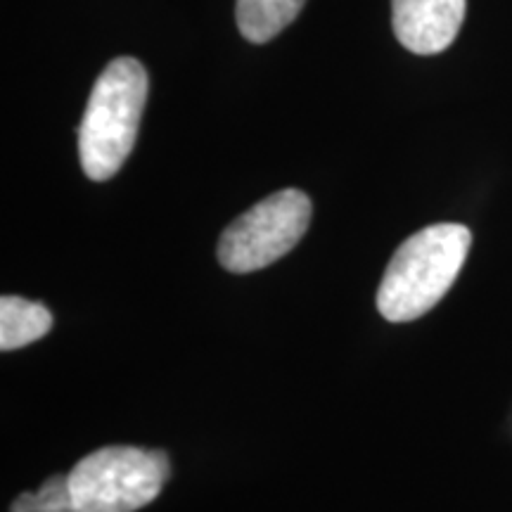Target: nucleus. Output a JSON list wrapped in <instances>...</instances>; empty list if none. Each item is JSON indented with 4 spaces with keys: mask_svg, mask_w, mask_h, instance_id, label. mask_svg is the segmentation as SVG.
<instances>
[{
    "mask_svg": "<svg viewBox=\"0 0 512 512\" xmlns=\"http://www.w3.org/2000/svg\"><path fill=\"white\" fill-rule=\"evenodd\" d=\"M472 233L460 223L422 228L396 249L377 290V311L389 323H408L432 311L456 283Z\"/></svg>",
    "mask_w": 512,
    "mask_h": 512,
    "instance_id": "1",
    "label": "nucleus"
},
{
    "mask_svg": "<svg viewBox=\"0 0 512 512\" xmlns=\"http://www.w3.org/2000/svg\"><path fill=\"white\" fill-rule=\"evenodd\" d=\"M147 102V72L136 57H117L95 81L79 128L81 169L110 181L131 155Z\"/></svg>",
    "mask_w": 512,
    "mask_h": 512,
    "instance_id": "2",
    "label": "nucleus"
},
{
    "mask_svg": "<svg viewBox=\"0 0 512 512\" xmlns=\"http://www.w3.org/2000/svg\"><path fill=\"white\" fill-rule=\"evenodd\" d=\"M169 456L140 446H105L69 472L76 512H136L162 494Z\"/></svg>",
    "mask_w": 512,
    "mask_h": 512,
    "instance_id": "3",
    "label": "nucleus"
},
{
    "mask_svg": "<svg viewBox=\"0 0 512 512\" xmlns=\"http://www.w3.org/2000/svg\"><path fill=\"white\" fill-rule=\"evenodd\" d=\"M311 200L302 190H278L223 230L219 264L230 273H252L292 252L311 223Z\"/></svg>",
    "mask_w": 512,
    "mask_h": 512,
    "instance_id": "4",
    "label": "nucleus"
},
{
    "mask_svg": "<svg viewBox=\"0 0 512 512\" xmlns=\"http://www.w3.org/2000/svg\"><path fill=\"white\" fill-rule=\"evenodd\" d=\"M467 0H392V27L415 55H437L456 41Z\"/></svg>",
    "mask_w": 512,
    "mask_h": 512,
    "instance_id": "5",
    "label": "nucleus"
},
{
    "mask_svg": "<svg viewBox=\"0 0 512 512\" xmlns=\"http://www.w3.org/2000/svg\"><path fill=\"white\" fill-rule=\"evenodd\" d=\"M53 328V313L38 302L15 294L0 299V349L15 351L46 337Z\"/></svg>",
    "mask_w": 512,
    "mask_h": 512,
    "instance_id": "6",
    "label": "nucleus"
},
{
    "mask_svg": "<svg viewBox=\"0 0 512 512\" xmlns=\"http://www.w3.org/2000/svg\"><path fill=\"white\" fill-rule=\"evenodd\" d=\"M306 0H238L235 19L249 43H268L297 19Z\"/></svg>",
    "mask_w": 512,
    "mask_h": 512,
    "instance_id": "7",
    "label": "nucleus"
},
{
    "mask_svg": "<svg viewBox=\"0 0 512 512\" xmlns=\"http://www.w3.org/2000/svg\"><path fill=\"white\" fill-rule=\"evenodd\" d=\"M10 512H76L69 477H50L36 494L17 496Z\"/></svg>",
    "mask_w": 512,
    "mask_h": 512,
    "instance_id": "8",
    "label": "nucleus"
}]
</instances>
